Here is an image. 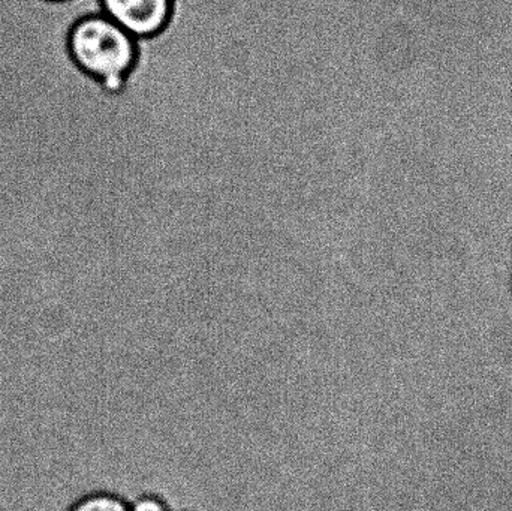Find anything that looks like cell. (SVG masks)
Returning <instances> with one entry per match:
<instances>
[{
  "label": "cell",
  "instance_id": "4",
  "mask_svg": "<svg viewBox=\"0 0 512 511\" xmlns=\"http://www.w3.org/2000/svg\"><path fill=\"white\" fill-rule=\"evenodd\" d=\"M129 511H171L167 501L155 494H144L129 503Z\"/></svg>",
  "mask_w": 512,
  "mask_h": 511
},
{
  "label": "cell",
  "instance_id": "2",
  "mask_svg": "<svg viewBox=\"0 0 512 511\" xmlns=\"http://www.w3.org/2000/svg\"><path fill=\"white\" fill-rule=\"evenodd\" d=\"M102 12L135 39L152 38L170 23L176 0H99Z\"/></svg>",
  "mask_w": 512,
  "mask_h": 511
},
{
  "label": "cell",
  "instance_id": "3",
  "mask_svg": "<svg viewBox=\"0 0 512 511\" xmlns=\"http://www.w3.org/2000/svg\"><path fill=\"white\" fill-rule=\"evenodd\" d=\"M68 511H129V503L111 492H93L75 501Z\"/></svg>",
  "mask_w": 512,
  "mask_h": 511
},
{
  "label": "cell",
  "instance_id": "1",
  "mask_svg": "<svg viewBox=\"0 0 512 511\" xmlns=\"http://www.w3.org/2000/svg\"><path fill=\"white\" fill-rule=\"evenodd\" d=\"M69 48L75 63L108 93L122 92L137 63V39L105 14L78 21Z\"/></svg>",
  "mask_w": 512,
  "mask_h": 511
}]
</instances>
